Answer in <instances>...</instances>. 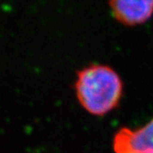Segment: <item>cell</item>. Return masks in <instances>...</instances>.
<instances>
[{
    "label": "cell",
    "mask_w": 153,
    "mask_h": 153,
    "mask_svg": "<svg viewBox=\"0 0 153 153\" xmlns=\"http://www.w3.org/2000/svg\"><path fill=\"white\" fill-rule=\"evenodd\" d=\"M76 96L85 111L103 116L119 105L124 84L119 74L106 65H91L79 70L75 81Z\"/></svg>",
    "instance_id": "1"
},
{
    "label": "cell",
    "mask_w": 153,
    "mask_h": 153,
    "mask_svg": "<svg viewBox=\"0 0 153 153\" xmlns=\"http://www.w3.org/2000/svg\"><path fill=\"white\" fill-rule=\"evenodd\" d=\"M115 153H153V118L137 129L120 128L114 137Z\"/></svg>",
    "instance_id": "2"
},
{
    "label": "cell",
    "mask_w": 153,
    "mask_h": 153,
    "mask_svg": "<svg viewBox=\"0 0 153 153\" xmlns=\"http://www.w3.org/2000/svg\"><path fill=\"white\" fill-rule=\"evenodd\" d=\"M113 17L123 25L145 23L153 15V0H109Z\"/></svg>",
    "instance_id": "3"
}]
</instances>
